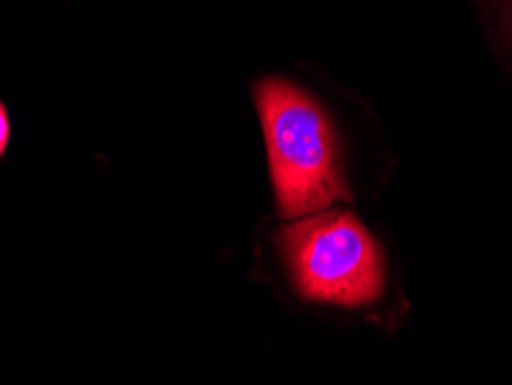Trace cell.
<instances>
[{
  "label": "cell",
  "instance_id": "cell-1",
  "mask_svg": "<svg viewBox=\"0 0 512 385\" xmlns=\"http://www.w3.org/2000/svg\"><path fill=\"white\" fill-rule=\"evenodd\" d=\"M254 97L277 210L284 220H300L337 201H351L340 141L321 104L296 83L277 77L256 83Z\"/></svg>",
  "mask_w": 512,
  "mask_h": 385
},
{
  "label": "cell",
  "instance_id": "cell-2",
  "mask_svg": "<svg viewBox=\"0 0 512 385\" xmlns=\"http://www.w3.org/2000/svg\"><path fill=\"white\" fill-rule=\"evenodd\" d=\"M286 270L300 298L363 307L383 296L386 259L351 213L300 217L280 236Z\"/></svg>",
  "mask_w": 512,
  "mask_h": 385
},
{
  "label": "cell",
  "instance_id": "cell-3",
  "mask_svg": "<svg viewBox=\"0 0 512 385\" xmlns=\"http://www.w3.org/2000/svg\"><path fill=\"white\" fill-rule=\"evenodd\" d=\"M7 141H10V118H7V111L0 102V155L5 153Z\"/></svg>",
  "mask_w": 512,
  "mask_h": 385
}]
</instances>
